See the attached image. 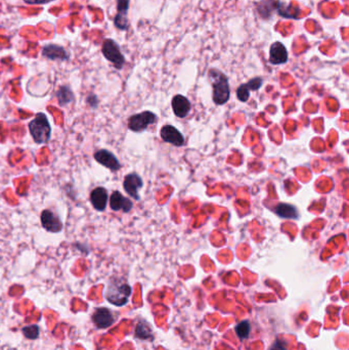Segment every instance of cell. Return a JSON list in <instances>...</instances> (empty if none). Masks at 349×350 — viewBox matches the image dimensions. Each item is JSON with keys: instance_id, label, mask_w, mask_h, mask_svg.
<instances>
[{"instance_id": "6da1fadb", "label": "cell", "mask_w": 349, "mask_h": 350, "mask_svg": "<svg viewBox=\"0 0 349 350\" xmlns=\"http://www.w3.org/2000/svg\"><path fill=\"white\" fill-rule=\"evenodd\" d=\"M208 77L213 88L212 99L214 104L217 106L227 104L231 97V88L227 75L222 71L212 68L208 72Z\"/></svg>"}, {"instance_id": "603a6c76", "label": "cell", "mask_w": 349, "mask_h": 350, "mask_svg": "<svg viewBox=\"0 0 349 350\" xmlns=\"http://www.w3.org/2000/svg\"><path fill=\"white\" fill-rule=\"evenodd\" d=\"M250 330H251V326H250V323L248 321H243L240 324H237L236 327H235V333H236L237 337L242 340L248 338Z\"/></svg>"}, {"instance_id": "277c9868", "label": "cell", "mask_w": 349, "mask_h": 350, "mask_svg": "<svg viewBox=\"0 0 349 350\" xmlns=\"http://www.w3.org/2000/svg\"><path fill=\"white\" fill-rule=\"evenodd\" d=\"M104 57L113 64V66L121 70L125 64V58L123 53L121 52L120 46L117 44L113 39H106L103 43V48H102Z\"/></svg>"}, {"instance_id": "ba28073f", "label": "cell", "mask_w": 349, "mask_h": 350, "mask_svg": "<svg viewBox=\"0 0 349 350\" xmlns=\"http://www.w3.org/2000/svg\"><path fill=\"white\" fill-rule=\"evenodd\" d=\"M94 157L98 163H100L101 165H103L104 167L108 168L113 172H116L121 169V164L117 159L116 156L108 150L105 149L99 150L95 153Z\"/></svg>"}, {"instance_id": "ac0fdd59", "label": "cell", "mask_w": 349, "mask_h": 350, "mask_svg": "<svg viewBox=\"0 0 349 350\" xmlns=\"http://www.w3.org/2000/svg\"><path fill=\"white\" fill-rule=\"evenodd\" d=\"M277 12L280 16L285 19H292V20H299L300 19V9L297 6L292 5V3H285L279 0Z\"/></svg>"}, {"instance_id": "52a82bcc", "label": "cell", "mask_w": 349, "mask_h": 350, "mask_svg": "<svg viewBox=\"0 0 349 350\" xmlns=\"http://www.w3.org/2000/svg\"><path fill=\"white\" fill-rule=\"evenodd\" d=\"M143 187V182L141 177L137 173H129L125 176L123 181V188L125 192L134 200L139 201L140 197L138 191Z\"/></svg>"}, {"instance_id": "484cf974", "label": "cell", "mask_w": 349, "mask_h": 350, "mask_svg": "<svg viewBox=\"0 0 349 350\" xmlns=\"http://www.w3.org/2000/svg\"><path fill=\"white\" fill-rule=\"evenodd\" d=\"M24 1L29 3V4H45V3H48V2L53 1V0H24Z\"/></svg>"}, {"instance_id": "5b68a950", "label": "cell", "mask_w": 349, "mask_h": 350, "mask_svg": "<svg viewBox=\"0 0 349 350\" xmlns=\"http://www.w3.org/2000/svg\"><path fill=\"white\" fill-rule=\"evenodd\" d=\"M158 118L157 115L150 111H144L129 117L128 128L133 132H141L145 130L151 124H155Z\"/></svg>"}, {"instance_id": "7402d4cb", "label": "cell", "mask_w": 349, "mask_h": 350, "mask_svg": "<svg viewBox=\"0 0 349 350\" xmlns=\"http://www.w3.org/2000/svg\"><path fill=\"white\" fill-rule=\"evenodd\" d=\"M135 336L139 339H148L152 337V330L145 322H140L135 328Z\"/></svg>"}, {"instance_id": "8992f818", "label": "cell", "mask_w": 349, "mask_h": 350, "mask_svg": "<svg viewBox=\"0 0 349 350\" xmlns=\"http://www.w3.org/2000/svg\"><path fill=\"white\" fill-rule=\"evenodd\" d=\"M42 228L49 233H58L63 231V223L61 218L50 209H45L40 214Z\"/></svg>"}, {"instance_id": "7a4b0ae2", "label": "cell", "mask_w": 349, "mask_h": 350, "mask_svg": "<svg viewBox=\"0 0 349 350\" xmlns=\"http://www.w3.org/2000/svg\"><path fill=\"white\" fill-rule=\"evenodd\" d=\"M130 295L131 287L124 280L112 278L109 281L106 289V299L110 303L116 306H123L128 302Z\"/></svg>"}, {"instance_id": "cb8c5ba5", "label": "cell", "mask_w": 349, "mask_h": 350, "mask_svg": "<svg viewBox=\"0 0 349 350\" xmlns=\"http://www.w3.org/2000/svg\"><path fill=\"white\" fill-rule=\"evenodd\" d=\"M24 336L28 339H36L39 336V328L36 325L24 327L22 330Z\"/></svg>"}, {"instance_id": "9a60e30c", "label": "cell", "mask_w": 349, "mask_h": 350, "mask_svg": "<svg viewBox=\"0 0 349 350\" xmlns=\"http://www.w3.org/2000/svg\"><path fill=\"white\" fill-rule=\"evenodd\" d=\"M93 320H94V323L97 325V327L101 329L109 328L115 322L113 314L110 311V309L105 308V307L98 308L93 316Z\"/></svg>"}, {"instance_id": "2e32d148", "label": "cell", "mask_w": 349, "mask_h": 350, "mask_svg": "<svg viewBox=\"0 0 349 350\" xmlns=\"http://www.w3.org/2000/svg\"><path fill=\"white\" fill-rule=\"evenodd\" d=\"M42 56L51 61H67L69 59V54L65 48L57 44L45 45L42 48Z\"/></svg>"}, {"instance_id": "3957f363", "label": "cell", "mask_w": 349, "mask_h": 350, "mask_svg": "<svg viewBox=\"0 0 349 350\" xmlns=\"http://www.w3.org/2000/svg\"><path fill=\"white\" fill-rule=\"evenodd\" d=\"M29 131L33 140L37 144L47 143L51 137V127L48 118L43 113L36 114L29 123Z\"/></svg>"}, {"instance_id": "e0dca14e", "label": "cell", "mask_w": 349, "mask_h": 350, "mask_svg": "<svg viewBox=\"0 0 349 350\" xmlns=\"http://www.w3.org/2000/svg\"><path fill=\"white\" fill-rule=\"evenodd\" d=\"M172 109L175 116L185 118L189 115L191 111V103L186 97L177 95L172 99Z\"/></svg>"}, {"instance_id": "d4e9b609", "label": "cell", "mask_w": 349, "mask_h": 350, "mask_svg": "<svg viewBox=\"0 0 349 350\" xmlns=\"http://www.w3.org/2000/svg\"><path fill=\"white\" fill-rule=\"evenodd\" d=\"M86 103H87V105H88L91 109H96V108H98L100 102H99V99H98V97H97L96 95L90 94V95L87 97V99H86Z\"/></svg>"}, {"instance_id": "ffe728a7", "label": "cell", "mask_w": 349, "mask_h": 350, "mask_svg": "<svg viewBox=\"0 0 349 350\" xmlns=\"http://www.w3.org/2000/svg\"><path fill=\"white\" fill-rule=\"evenodd\" d=\"M274 213L281 218L297 219L299 217V212L295 206L287 203H280L274 207Z\"/></svg>"}, {"instance_id": "d6986e66", "label": "cell", "mask_w": 349, "mask_h": 350, "mask_svg": "<svg viewBox=\"0 0 349 350\" xmlns=\"http://www.w3.org/2000/svg\"><path fill=\"white\" fill-rule=\"evenodd\" d=\"M279 0H261L257 3V11L259 16L263 20H268L272 16L273 12L277 11Z\"/></svg>"}, {"instance_id": "30bf717a", "label": "cell", "mask_w": 349, "mask_h": 350, "mask_svg": "<svg viewBox=\"0 0 349 350\" xmlns=\"http://www.w3.org/2000/svg\"><path fill=\"white\" fill-rule=\"evenodd\" d=\"M161 138L172 145L175 146H181L185 144V137L180 133L179 130H177L172 125H165L160 130Z\"/></svg>"}, {"instance_id": "7c38bea8", "label": "cell", "mask_w": 349, "mask_h": 350, "mask_svg": "<svg viewBox=\"0 0 349 350\" xmlns=\"http://www.w3.org/2000/svg\"><path fill=\"white\" fill-rule=\"evenodd\" d=\"M130 0H117V14L114 19V24L119 30H127L129 26L128 22V9Z\"/></svg>"}, {"instance_id": "4fadbf2b", "label": "cell", "mask_w": 349, "mask_h": 350, "mask_svg": "<svg viewBox=\"0 0 349 350\" xmlns=\"http://www.w3.org/2000/svg\"><path fill=\"white\" fill-rule=\"evenodd\" d=\"M263 84V79L261 77H255L249 80L247 83L242 84L236 89V97L238 101L246 103L249 100L250 91H257Z\"/></svg>"}, {"instance_id": "8fae6325", "label": "cell", "mask_w": 349, "mask_h": 350, "mask_svg": "<svg viewBox=\"0 0 349 350\" xmlns=\"http://www.w3.org/2000/svg\"><path fill=\"white\" fill-rule=\"evenodd\" d=\"M108 191L103 187H98L94 189L89 195V200L91 205L97 211L103 212L107 208L108 204Z\"/></svg>"}, {"instance_id": "44dd1931", "label": "cell", "mask_w": 349, "mask_h": 350, "mask_svg": "<svg viewBox=\"0 0 349 350\" xmlns=\"http://www.w3.org/2000/svg\"><path fill=\"white\" fill-rule=\"evenodd\" d=\"M57 99L61 107H67L75 101V95L68 85H62L57 93Z\"/></svg>"}, {"instance_id": "9c48e42d", "label": "cell", "mask_w": 349, "mask_h": 350, "mask_svg": "<svg viewBox=\"0 0 349 350\" xmlns=\"http://www.w3.org/2000/svg\"><path fill=\"white\" fill-rule=\"evenodd\" d=\"M289 54L286 46L280 42L275 41L270 45L269 48V63L273 66L284 65L288 62Z\"/></svg>"}, {"instance_id": "5bb4252c", "label": "cell", "mask_w": 349, "mask_h": 350, "mask_svg": "<svg viewBox=\"0 0 349 350\" xmlns=\"http://www.w3.org/2000/svg\"><path fill=\"white\" fill-rule=\"evenodd\" d=\"M110 207L113 211H122L128 213L133 207V203L126 197H124L119 191L113 192L110 197Z\"/></svg>"}]
</instances>
